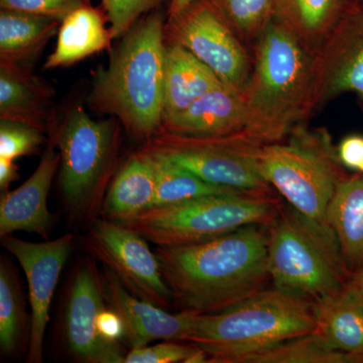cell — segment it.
<instances>
[{
	"mask_svg": "<svg viewBox=\"0 0 363 363\" xmlns=\"http://www.w3.org/2000/svg\"><path fill=\"white\" fill-rule=\"evenodd\" d=\"M262 227L184 247H157L162 276L183 310L212 314L266 290L272 279Z\"/></svg>",
	"mask_w": 363,
	"mask_h": 363,
	"instance_id": "6da1fadb",
	"label": "cell"
},
{
	"mask_svg": "<svg viewBox=\"0 0 363 363\" xmlns=\"http://www.w3.org/2000/svg\"><path fill=\"white\" fill-rule=\"evenodd\" d=\"M245 90V133L260 143L283 140L313 113L316 52L279 14L252 48Z\"/></svg>",
	"mask_w": 363,
	"mask_h": 363,
	"instance_id": "7a4b0ae2",
	"label": "cell"
},
{
	"mask_svg": "<svg viewBox=\"0 0 363 363\" xmlns=\"http://www.w3.org/2000/svg\"><path fill=\"white\" fill-rule=\"evenodd\" d=\"M164 25L154 13L124 33L95 74L88 98L92 111L116 118L142 145L160 130L164 116Z\"/></svg>",
	"mask_w": 363,
	"mask_h": 363,
	"instance_id": "3957f363",
	"label": "cell"
},
{
	"mask_svg": "<svg viewBox=\"0 0 363 363\" xmlns=\"http://www.w3.org/2000/svg\"><path fill=\"white\" fill-rule=\"evenodd\" d=\"M316 331L312 301L266 289L220 312L198 315L187 342L210 363H245L255 353Z\"/></svg>",
	"mask_w": 363,
	"mask_h": 363,
	"instance_id": "277c9868",
	"label": "cell"
},
{
	"mask_svg": "<svg viewBox=\"0 0 363 363\" xmlns=\"http://www.w3.org/2000/svg\"><path fill=\"white\" fill-rule=\"evenodd\" d=\"M114 117L95 121L76 106L51 128L60 154L58 186L72 225L89 227L101 217L119 169L121 124Z\"/></svg>",
	"mask_w": 363,
	"mask_h": 363,
	"instance_id": "5b68a950",
	"label": "cell"
},
{
	"mask_svg": "<svg viewBox=\"0 0 363 363\" xmlns=\"http://www.w3.org/2000/svg\"><path fill=\"white\" fill-rule=\"evenodd\" d=\"M257 164L264 181L296 211L329 229L327 208L345 176L326 130L298 124L283 140L260 145Z\"/></svg>",
	"mask_w": 363,
	"mask_h": 363,
	"instance_id": "8992f818",
	"label": "cell"
},
{
	"mask_svg": "<svg viewBox=\"0 0 363 363\" xmlns=\"http://www.w3.org/2000/svg\"><path fill=\"white\" fill-rule=\"evenodd\" d=\"M272 193H226L155 206L118 222L161 247L213 240L250 225H271L279 213Z\"/></svg>",
	"mask_w": 363,
	"mask_h": 363,
	"instance_id": "52a82bcc",
	"label": "cell"
},
{
	"mask_svg": "<svg viewBox=\"0 0 363 363\" xmlns=\"http://www.w3.org/2000/svg\"><path fill=\"white\" fill-rule=\"evenodd\" d=\"M267 233V264L274 288L315 300L347 284L333 233L292 209L279 211Z\"/></svg>",
	"mask_w": 363,
	"mask_h": 363,
	"instance_id": "ba28073f",
	"label": "cell"
},
{
	"mask_svg": "<svg viewBox=\"0 0 363 363\" xmlns=\"http://www.w3.org/2000/svg\"><path fill=\"white\" fill-rule=\"evenodd\" d=\"M260 145L245 133L197 138L159 130L140 149L161 155L212 185L241 192L272 193L257 168Z\"/></svg>",
	"mask_w": 363,
	"mask_h": 363,
	"instance_id": "9c48e42d",
	"label": "cell"
},
{
	"mask_svg": "<svg viewBox=\"0 0 363 363\" xmlns=\"http://www.w3.org/2000/svg\"><path fill=\"white\" fill-rule=\"evenodd\" d=\"M164 40L192 52L222 82L245 90L252 68V54L212 0H195L169 18L164 25Z\"/></svg>",
	"mask_w": 363,
	"mask_h": 363,
	"instance_id": "30bf717a",
	"label": "cell"
},
{
	"mask_svg": "<svg viewBox=\"0 0 363 363\" xmlns=\"http://www.w3.org/2000/svg\"><path fill=\"white\" fill-rule=\"evenodd\" d=\"M81 247L118 278L124 288L145 302L167 309L173 298L149 241L128 227L98 218L81 238Z\"/></svg>",
	"mask_w": 363,
	"mask_h": 363,
	"instance_id": "8fae6325",
	"label": "cell"
},
{
	"mask_svg": "<svg viewBox=\"0 0 363 363\" xmlns=\"http://www.w3.org/2000/svg\"><path fill=\"white\" fill-rule=\"evenodd\" d=\"M106 307L101 271L86 257L72 277L64 310V340L76 362L124 363L123 346L107 342L98 332V317Z\"/></svg>",
	"mask_w": 363,
	"mask_h": 363,
	"instance_id": "7c38bea8",
	"label": "cell"
},
{
	"mask_svg": "<svg viewBox=\"0 0 363 363\" xmlns=\"http://www.w3.org/2000/svg\"><path fill=\"white\" fill-rule=\"evenodd\" d=\"M1 245L16 257L25 272L30 292V322L28 334V362L44 360L45 330L50 308L62 271L70 257L74 236L66 233L57 240L30 242L13 234L4 236Z\"/></svg>",
	"mask_w": 363,
	"mask_h": 363,
	"instance_id": "4fadbf2b",
	"label": "cell"
},
{
	"mask_svg": "<svg viewBox=\"0 0 363 363\" xmlns=\"http://www.w3.org/2000/svg\"><path fill=\"white\" fill-rule=\"evenodd\" d=\"M343 94L363 111V2L351 4L317 52L313 112Z\"/></svg>",
	"mask_w": 363,
	"mask_h": 363,
	"instance_id": "5bb4252c",
	"label": "cell"
},
{
	"mask_svg": "<svg viewBox=\"0 0 363 363\" xmlns=\"http://www.w3.org/2000/svg\"><path fill=\"white\" fill-rule=\"evenodd\" d=\"M107 307L116 311L125 326V340L130 348L143 347L157 340L187 342L198 315L190 311L169 313L128 292L118 278L104 267L101 272Z\"/></svg>",
	"mask_w": 363,
	"mask_h": 363,
	"instance_id": "9a60e30c",
	"label": "cell"
},
{
	"mask_svg": "<svg viewBox=\"0 0 363 363\" xmlns=\"http://www.w3.org/2000/svg\"><path fill=\"white\" fill-rule=\"evenodd\" d=\"M59 167L58 147L50 133L44 156L33 175L21 187L1 194L0 238L25 231L49 238L54 216L48 207V198Z\"/></svg>",
	"mask_w": 363,
	"mask_h": 363,
	"instance_id": "2e32d148",
	"label": "cell"
},
{
	"mask_svg": "<svg viewBox=\"0 0 363 363\" xmlns=\"http://www.w3.org/2000/svg\"><path fill=\"white\" fill-rule=\"evenodd\" d=\"M247 106L242 91L220 83L178 116L162 119L160 130L209 138L245 133Z\"/></svg>",
	"mask_w": 363,
	"mask_h": 363,
	"instance_id": "e0dca14e",
	"label": "cell"
},
{
	"mask_svg": "<svg viewBox=\"0 0 363 363\" xmlns=\"http://www.w3.org/2000/svg\"><path fill=\"white\" fill-rule=\"evenodd\" d=\"M52 91L28 67L0 60V119L51 130Z\"/></svg>",
	"mask_w": 363,
	"mask_h": 363,
	"instance_id": "ac0fdd59",
	"label": "cell"
},
{
	"mask_svg": "<svg viewBox=\"0 0 363 363\" xmlns=\"http://www.w3.org/2000/svg\"><path fill=\"white\" fill-rule=\"evenodd\" d=\"M316 332L332 347L363 363V300L346 286L312 301Z\"/></svg>",
	"mask_w": 363,
	"mask_h": 363,
	"instance_id": "d6986e66",
	"label": "cell"
},
{
	"mask_svg": "<svg viewBox=\"0 0 363 363\" xmlns=\"http://www.w3.org/2000/svg\"><path fill=\"white\" fill-rule=\"evenodd\" d=\"M156 176L143 152L135 150L118 169L108 189L101 217L121 222L154 207Z\"/></svg>",
	"mask_w": 363,
	"mask_h": 363,
	"instance_id": "ffe728a7",
	"label": "cell"
},
{
	"mask_svg": "<svg viewBox=\"0 0 363 363\" xmlns=\"http://www.w3.org/2000/svg\"><path fill=\"white\" fill-rule=\"evenodd\" d=\"M112 35L104 16L89 4L79 7L60 23L54 52L45 69L68 67L92 55L111 49Z\"/></svg>",
	"mask_w": 363,
	"mask_h": 363,
	"instance_id": "44dd1931",
	"label": "cell"
},
{
	"mask_svg": "<svg viewBox=\"0 0 363 363\" xmlns=\"http://www.w3.org/2000/svg\"><path fill=\"white\" fill-rule=\"evenodd\" d=\"M347 269H363V177H344L326 212Z\"/></svg>",
	"mask_w": 363,
	"mask_h": 363,
	"instance_id": "7402d4cb",
	"label": "cell"
},
{
	"mask_svg": "<svg viewBox=\"0 0 363 363\" xmlns=\"http://www.w3.org/2000/svg\"><path fill=\"white\" fill-rule=\"evenodd\" d=\"M220 83L216 74L192 52L180 45H167L162 119L185 111Z\"/></svg>",
	"mask_w": 363,
	"mask_h": 363,
	"instance_id": "603a6c76",
	"label": "cell"
},
{
	"mask_svg": "<svg viewBox=\"0 0 363 363\" xmlns=\"http://www.w3.org/2000/svg\"><path fill=\"white\" fill-rule=\"evenodd\" d=\"M60 21L20 11H0V60L28 67L58 33Z\"/></svg>",
	"mask_w": 363,
	"mask_h": 363,
	"instance_id": "cb8c5ba5",
	"label": "cell"
},
{
	"mask_svg": "<svg viewBox=\"0 0 363 363\" xmlns=\"http://www.w3.org/2000/svg\"><path fill=\"white\" fill-rule=\"evenodd\" d=\"M351 4V0H281L278 13L317 54Z\"/></svg>",
	"mask_w": 363,
	"mask_h": 363,
	"instance_id": "d4e9b609",
	"label": "cell"
},
{
	"mask_svg": "<svg viewBox=\"0 0 363 363\" xmlns=\"http://www.w3.org/2000/svg\"><path fill=\"white\" fill-rule=\"evenodd\" d=\"M138 150L147 156L156 176L154 207L175 204L202 196L241 192L233 189L212 185L161 155Z\"/></svg>",
	"mask_w": 363,
	"mask_h": 363,
	"instance_id": "484cf974",
	"label": "cell"
},
{
	"mask_svg": "<svg viewBox=\"0 0 363 363\" xmlns=\"http://www.w3.org/2000/svg\"><path fill=\"white\" fill-rule=\"evenodd\" d=\"M28 315L18 274L7 260L0 264V348L6 357L20 351L26 339Z\"/></svg>",
	"mask_w": 363,
	"mask_h": 363,
	"instance_id": "4316f807",
	"label": "cell"
},
{
	"mask_svg": "<svg viewBox=\"0 0 363 363\" xmlns=\"http://www.w3.org/2000/svg\"><path fill=\"white\" fill-rule=\"evenodd\" d=\"M245 363H357L332 347L316 331L298 336L255 353Z\"/></svg>",
	"mask_w": 363,
	"mask_h": 363,
	"instance_id": "83f0119b",
	"label": "cell"
},
{
	"mask_svg": "<svg viewBox=\"0 0 363 363\" xmlns=\"http://www.w3.org/2000/svg\"><path fill=\"white\" fill-rule=\"evenodd\" d=\"M236 35L252 48L278 14L281 0H212Z\"/></svg>",
	"mask_w": 363,
	"mask_h": 363,
	"instance_id": "f1b7e54d",
	"label": "cell"
},
{
	"mask_svg": "<svg viewBox=\"0 0 363 363\" xmlns=\"http://www.w3.org/2000/svg\"><path fill=\"white\" fill-rule=\"evenodd\" d=\"M182 341L164 340L155 345L131 348L124 363H205L206 353L194 344Z\"/></svg>",
	"mask_w": 363,
	"mask_h": 363,
	"instance_id": "f546056e",
	"label": "cell"
},
{
	"mask_svg": "<svg viewBox=\"0 0 363 363\" xmlns=\"http://www.w3.org/2000/svg\"><path fill=\"white\" fill-rule=\"evenodd\" d=\"M45 133L28 124L0 119V157L16 160L39 152Z\"/></svg>",
	"mask_w": 363,
	"mask_h": 363,
	"instance_id": "4dcf8cb0",
	"label": "cell"
},
{
	"mask_svg": "<svg viewBox=\"0 0 363 363\" xmlns=\"http://www.w3.org/2000/svg\"><path fill=\"white\" fill-rule=\"evenodd\" d=\"M162 0H101L111 26L112 39H121L143 14L159 6Z\"/></svg>",
	"mask_w": 363,
	"mask_h": 363,
	"instance_id": "1f68e13d",
	"label": "cell"
},
{
	"mask_svg": "<svg viewBox=\"0 0 363 363\" xmlns=\"http://www.w3.org/2000/svg\"><path fill=\"white\" fill-rule=\"evenodd\" d=\"M89 4V0H0V7L50 18L61 23L79 7Z\"/></svg>",
	"mask_w": 363,
	"mask_h": 363,
	"instance_id": "d6a6232c",
	"label": "cell"
},
{
	"mask_svg": "<svg viewBox=\"0 0 363 363\" xmlns=\"http://www.w3.org/2000/svg\"><path fill=\"white\" fill-rule=\"evenodd\" d=\"M336 149L339 162L344 168L359 172L363 162V135L345 136Z\"/></svg>",
	"mask_w": 363,
	"mask_h": 363,
	"instance_id": "836d02e7",
	"label": "cell"
},
{
	"mask_svg": "<svg viewBox=\"0 0 363 363\" xmlns=\"http://www.w3.org/2000/svg\"><path fill=\"white\" fill-rule=\"evenodd\" d=\"M98 332L104 340L111 343H121L125 339V326L123 319L116 311L106 307L98 317Z\"/></svg>",
	"mask_w": 363,
	"mask_h": 363,
	"instance_id": "e575fe53",
	"label": "cell"
},
{
	"mask_svg": "<svg viewBox=\"0 0 363 363\" xmlns=\"http://www.w3.org/2000/svg\"><path fill=\"white\" fill-rule=\"evenodd\" d=\"M20 174L14 160L0 157V191L6 193L11 183L18 180Z\"/></svg>",
	"mask_w": 363,
	"mask_h": 363,
	"instance_id": "d590c367",
	"label": "cell"
},
{
	"mask_svg": "<svg viewBox=\"0 0 363 363\" xmlns=\"http://www.w3.org/2000/svg\"><path fill=\"white\" fill-rule=\"evenodd\" d=\"M347 286L363 300V269L351 274L347 281Z\"/></svg>",
	"mask_w": 363,
	"mask_h": 363,
	"instance_id": "8d00e7d4",
	"label": "cell"
},
{
	"mask_svg": "<svg viewBox=\"0 0 363 363\" xmlns=\"http://www.w3.org/2000/svg\"><path fill=\"white\" fill-rule=\"evenodd\" d=\"M195 0H172L169 7L168 20L183 13Z\"/></svg>",
	"mask_w": 363,
	"mask_h": 363,
	"instance_id": "74e56055",
	"label": "cell"
},
{
	"mask_svg": "<svg viewBox=\"0 0 363 363\" xmlns=\"http://www.w3.org/2000/svg\"><path fill=\"white\" fill-rule=\"evenodd\" d=\"M352 4H357V2H363V0H351Z\"/></svg>",
	"mask_w": 363,
	"mask_h": 363,
	"instance_id": "f35d334b",
	"label": "cell"
},
{
	"mask_svg": "<svg viewBox=\"0 0 363 363\" xmlns=\"http://www.w3.org/2000/svg\"><path fill=\"white\" fill-rule=\"evenodd\" d=\"M359 173H362L363 174V162H362V167H360Z\"/></svg>",
	"mask_w": 363,
	"mask_h": 363,
	"instance_id": "ab89813d",
	"label": "cell"
}]
</instances>
